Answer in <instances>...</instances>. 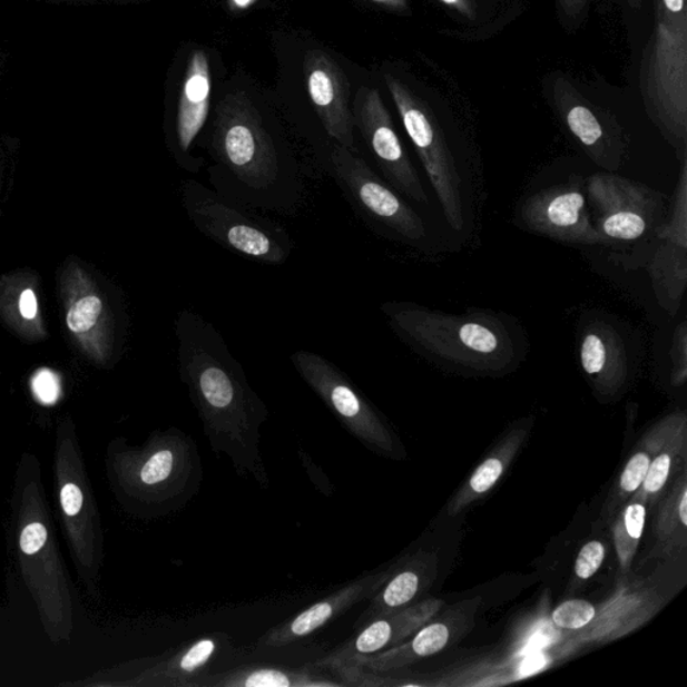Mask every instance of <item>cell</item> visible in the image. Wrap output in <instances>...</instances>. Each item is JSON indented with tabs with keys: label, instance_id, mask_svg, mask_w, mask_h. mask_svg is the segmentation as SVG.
I'll use <instances>...</instances> for the list:
<instances>
[{
	"label": "cell",
	"instance_id": "obj_1",
	"mask_svg": "<svg viewBox=\"0 0 687 687\" xmlns=\"http://www.w3.org/2000/svg\"><path fill=\"white\" fill-rule=\"evenodd\" d=\"M175 336L179 377L213 453L226 457L242 479L269 488L261 453V430L269 419V409L248 383L244 366L217 328L193 311L179 312Z\"/></svg>",
	"mask_w": 687,
	"mask_h": 687
},
{
	"label": "cell",
	"instance_id": "obj_2",
	"mask_svg": "<svg viewBox=\"0 0 687 687\" xmlns=\"http://www.w3.org/2000/svg\"><path fill=\"white\" fill-rule=\"evenodd\" d=\"M391 328L412 349L455 369L495 375L523 355V338L512 320L490 311L463 314L391 301L381 307Z\"/></svg>",
	"mask_w": 687,
	"mask_h": 687
},
{
	"label": "cell",
	"instance_id": "obj_3",
	"mask_svg": "<svg viewBox=\"0 0 687 687\" xmlns=\"http://www.w3.org/2000/svg\"><path fill=\"white\" fill-rule=\"evenodd\" d=\"M213 154L232 185L264 205L296 187V174L287 173L276 141L246 91L227 95L215 110Z\"/></svg>",
	"mask_w": 687,
	"mask_h": 687
},
{
	"label": "cell",
	"instance_id": "obj_4",
	"mask_svg": "<svg viewBox=\"0 0 687 687\" xmlns=\"http://www.w3.org/2000/svg\"><path fill=\"white\" fill-rule=\"evenodd\" d=\"M133 494L146 514L166 517L187 508L199 494L205 473L198 444L178 428L157 431L137 453Z\"/></svg>",
	"mask_w": 687,
	"mask_h": 687
},
{
	"label": "cell",
	"instance_id": "obj_5",
	"mask_svg": "<svg viewBox=\"0 0 687 687\" xmlns=\"http://www.w3.org/2000/svg\"><path fill=\"white\" fill-rule=\"evenodd\" d=\"M180 195L188 219L215 244L264 265H284L289 259L292 242L271 222L235 208L194 179L183 181Z\"/></svg>",
	"mask_w": 687,
	"mask_h": 687
},
{
	"label": "cell",
	"instance_id": "obj_6",
	"mask_svg": "<svg viewBox=\"0 0 687 687\" xmlns=\"http://www.w3.org/2000/svg\"><path fill=\"white\" fill-rule=\"evenodd\" d=\"M657 21L646 71L647 105L680 159L687 155V16L657 10Z\"/></svg>",
	"mask_w": 687,
	"mask_h": 687
},
{
	"label": "cell",
	"instance_id": "obj_7",
	"mask_svg": "<svg viewBox=\"0 0 687 687\" xmlns=\"http://www.w3.org/2000/svg\"><path fill=\"white\" fill-rule=\"evenodd\" d=\"M292 364L342 426L379 455L402 458L401 442L374 404L328 359L306 350L294 352Z\"/></svg>",
	"mask_w": 687,
	"mask_h": 687
},
{
	"label": "cell",
	"instance_id": "obj_8",
	"mask_svg": "<svg viewBox=\"0 0 687 687\" xmlns=\"http://www.w3.org/2000/svg\"><path fill=\"white\" fill-rule=\"evenodd\" d=\"M385 84L401 116L405 133L414 144L419 159L433 186L444 219L454 232H462L467 219L462 176L446 136L428 105L419 100L401 80L387 75Z\"/></svg>",
	"mask_w": 687,
	"mask_h": 687
},
{
	"label": "cell",
	"instance_id": "obj_9",
	"mask_svg": "<svg viewBox=\"0 0 687 687\" xmlns=\"http://www.w3.org/2000/svg\"><path fill=\"white\" fill-rule=\"evenodd\" d=\"M586 195L593 226L607 244L644 238L656 230L663 218V195L615 173L591 175Z\"/></svg>",
	"mask_w": 687,
	"mask_h": 687
},
{
	"label": "cell",
	"instance_id": "obj_10",
	"mask_svg": "<svg viewBox=\"0 0 687 687\" xmlns=\"http://www.w3.org/2000/svg\"><path fill=\"white\" fill-rule=\"evenodd\" d=\"M331 167L340 185L372 220L405 241L426 239L428 228L421 215L362 157L336 144L331 153Z\"/></svg>",
	"mask_w": 687,
	"mask_h": 687
},
{
	"label": "cell",
	"instance_id": "obj_11",
	"mask_svg": "<svg viewBox=\"0 0 687 687\" xmlns=\"http://www.w3.org/2000/svg\"><path fill=\"white\" fill-rule=\"evenodd\" d=\"M527 232L568 245H608L593 226L587 195L576 180L528 196L517 212Z\"/></svg>",
	"mask_w": 687,
	"mask_h": 687
},
{
	"label": "cell",
	"instance_id": "obj_12",
	"mask_svg": "<svg viewBox=\"0 0 687 687\" xmlns=\"http://www.w3.org/2000/svg\"><path fill=\"white\" fill-rule=\"evenodd\" d=\"M355 128L382 169L384 179L409 199L428 205L426 189L404 149L387 108L376 89L362 88L353 101Z\"/></svg>",
	"mask_w": 687,
	"mask_h": 687
},
{
	"label": "cell",
	"instance_id": "obj_13",
	"mask_svg": "<svg viewBox=\"0 0 687 687\" xmlns=\"http://www.w3.org/2000/svg\"><path fill=\"white\" fill-rule=\"evenodd\" d=\"M304 75L314 110L333 140L355 153V119L351 88L344 70L323 50L306 52Z\"/></svg>",
	"mask_w": 687,
	"mask_h": 687
},
{
	"label": "cell",
	"instance_id": "obj_14",
	"mask_svg": "<svg viewBox=\"0 0 687 687\" xmlns=\"http://www.w3.org/2000/svg\"><path fill=\"white\" fill-rule=\"evenodd\" d=\"M392 572H394V569L360 576V578L331 593L330 597L307 607L296 617L271 628L261 637L257 645L262 649H281V647L296 644L298 640L312 636L326 625L332 624L333 620L343 617L360 601L374 597L385 581L390 579Z\"/></svg>",
	"mask_w": 687,
	"mask_h": 687
},
{
	"label": "cell",
	"instance_id": "obj_15",
	"mask_svg": "<svg viewBox=\"0 0 687 687\" xmlns=\"http://www.w3.org/2000/svg\"><path fill=\"white\" fill-rule=\"evenodd\" d=\"M556 108L569 133L595 165L617 173L625 165L626 141L620 127L610 117L598 114L571 88L556 91Z\"/></svg>",
	"mask_w": 687,
	"mask_h": 687
},
{
	"label": "cell",
	"instance_id": "obj_16",
	"mask_svg": "<svg viewBox=\"0 0 687 687\" xmlns=\"http://www.w3.org/2000/svg\"><path fill=\"white\" fill-rule=\"evenodd\" d=\"M581 369L600 395L612 396L630 376V352L617 325L606 317L588 318L579 335Z\"/></svg>",
	"mask_w": 687,
	"mask_h": 687
},
{
	"label": "cell",
	"instance_id": "obj_17",
	"mask_svg": "<svg viewBox=\"0 0 687 687\" xmlns=\"http://www.w3.org/2000/svg\"><path fill=\"white\" fill-rule=\"evenodd\" d=\"M441 607L442 601L440 600H426L372 620L371 624L360 628L355 637L337 646L328 656L317 660L316 666L323 670H335L336 667L350 663L353 658L372 656V654L401 645L421 630Z\"/></svg>",
	"mask_w": 687,
	"mask_h": 687
},
{
	"label": "cell",
	"instance_id": "obj_18",
	"mask_svg": "<svg viewBox=\"0 0 687 687\" xmlns=\"http://www.w3.org/2000/svg\"><path fill=\"white\" fill-rule=\"evenodd\" d=\"M658 246L647 261L654 294L663 310L674 317L687 287V215L671 212L656 228Z\"/></svg>",
	"mask_w": 687,
	"mask_h": 687
},
{
	"label": "cell",
	"instance_id": "obj_19",
	"mask_svg": "<svg viewBox=\"0 0 687 687\" xmlns=\"http://www.w3.org/2000/svg\"><path fill=\"white\" fill-rule=\"evenodd\" d=\"M212 104V70L203 50L194 51L188 62L185 82L175 120L174 156L189 174H198L203 163L194 159L192 149L196 137L206 126Z\"/></svg>",
	"mask_w": 687,
	"mask_h": 687
},
{
	"label": "cell",
	"instance_id": "obj_20",
	"mask_svg": "<svg viewBox=\"0 0 687 687\" xmlns=\"http://www.w3.org/2000/svg\"><path fill=\"white\" fill-rule=\"evenodd\" d=\"M196 687H345L338 678L326 676L316 665L287 667L251 664L203 676Z\"/></svg>",
	"mask_w": 687,
	"mask_h": 687
},
{
	"label": "cell",
	"instance_id": "obj_21",
	"mask_svg": "<svg viewBox=\"0 0 687 687\" xmlns=\"http://www.w3.org/2000/svg\"><path fill=\"white\" fill-rule=\"evenodd\" d=\"M450 638V626L444 621H436V624L424 625L408 644L390 647V649L372 654V656L353 658L345 665H360L365 667L366 670L375 673L403 669V667L414 664L419 659L435 656L436 652L442 651L449 645Z\"/></svg>",
	"mask_w": 687,
	"mask_h": 687
},
{
	"label": "cell",
	"instance_id": "obj_22",
	"mask_svg": "<svg viewBox=\"0 0 687 687\" xmlns=\"http://www.w3.org/2000/svg\"><path fill=\"white\" fill-rule=\"evenodd\" d=\"M685 414L670 415L663 444L656 455L652 457L649 470H647L642 485L636 492V500L646 506L647 501L656 499L663 492L674 468V462L685 450Z\"/></svg>",
	"mask_w": 687,
	"mask_h": 687
},
{
	"label": "cell",
	"instance_id": "obj_23",
	"mask_svg": "<svg viewBox=\"0 0 687 687\" xmlns=\"http://www.w3.org/2000/svg\"><path fill=\"white\" fill-rule=\"evenodd\" d=\"M687 529V489L684 474L659 510L657 536L665 549L685 547Z\"/></svg>",
	"mask_w": 687,
	"mask_h": 687
},
{
	"label": "cell",
	"instance_id": "obj_24",
	"mask_svg": "<svg viewBox=\"0 0 687 687\" xmlns=\"http://www.w3.org/2000/svg\"><path fill=\"white\" fill-rule=\"evenodd\" d=\"M520 443V440L510 441L506 444V449L501 451H497L495 454L489 457L485 462H482L474 471V474L471 475V479L468 482V488L463 490V492L458 497L454 502L455 512L457 510L467 507L469 502L477 499L482 494H487L490 489H492L497 482L501 479L503 471H506L509 461H512V458L516 453L517 444Z\"/></svg>",
	"mask_w": 687,
	"mask_h": 687
},
{
	"label": "cell",
	"instance_id": "obj_25",
	"mask_svg": "<svg viewBox=\"0 0 687 687\" xmlns=\"http://www.w3.org/2000/svg\"><path fill=\"white\" fill-rule=\"evenodd\" d=\"M670 416L666 418L663 423H659L657 429L652 430L656 440L652 441L654 446L651 449L649 441H646V450L638 451L627 462L624 473L620 475L619 489L620 494L626 497L628 494L636 493L642 485L647 470H649L652 454H656L660 444L664 442L667 428H669Z\"/></svg>",
	"mask_w": 687,
	"mask_h": 687
},
{
	"label": "cell",
	"instance_id": "obj_26",
	"mask_svg": "<svg viewBox=\"0 0 687 687\" xmlns=\"http://www.w3.org/2000/svg\"><path fill=\"white\" fill-rule=\"evenodd\" d=\"M597 610L587 600L573 599L565 601L553 611V624L565 630H579L591 624Z\"/></svg>",
	"mask_w": 687,
	"mask_h": 687
},
{
	"label": "cell",
	"instance_id": "obj_27",
	"mask_svg": "<svg viewBox=\"0 0 687 687\" xmlns=\"http://www.w3.org/2000/svg\"><path fill=\"white\" fill-rule=\"evenodd\" d=\"M102 312L101 300L97 296L84 297L68 313V325L76 333L87 332L97 323Z\"/></svg>",
	"mask_w": 687,
	"mask_h": 687
},
{
	"label": "cell",
	"instance_id": "obj_28",
	"mask_svg": "<svg viewBox=\"0 0 687 687\" xmlns=\"http://www.w3.org/2000/svg\"><path fill=\"white\" fill-rule=\"evenodd\" d=\"M671 382L683 385L687 379V322L683 320L674 330L671 346Z\"/></svg>",
	"mask_w": 687,
	"mask_h": 687
},
{
	"label": "cell",
	"instance_id": "obj_29",
	"mask_svg": "<svg viewBox=\"0 0 687 687\" xmlns=\"http://www.w3.org/2000/svg\"><path fill=\"white\" fill-rule=\"evenodd\" d=\"M606 548L600 541L588 542L578 554L575 562V572L580 580L591 579L603 565Z\"/></svg>",
	"mask_w": 687,
	"mask_h": 687
},
{
	"label": "cell",
	"instance_id": "obj_30",
	"mask_svg": "<svg viewBox=\"0 0 687 687\" xmlns=\"http://www.w3.org/2000/svg\"><path fill=\"white\" fill-rule=\"evenodd\" d=\"M612 532L621 571L627 572L628 569H630L634 556L637 553L639 541L632 540L630 536L627 534L621 514L618 517L617 522H615Z\"/></svg>",
	"mask_w": 687,
	"mask_h": 687
},
{
	"label": "cell",
	"instance_id": "obj_31",
	"mask_svg": "<svg viewBox=\"0 0 687 687\" xmlns=\"http://www.w3.org/2000/svg\"><path fill=\"white\" fill-rule=\"evenodd\" d=\"M32 389H35L39 401L46 404L55 403L60 395V382L49 370L38 372L35 381H32Z\"/></svg>",
	"mask_w": 687,
	"mask_h": 687
},
{
	"label": "cell",
	"instance_id": "obj_32",
	"mask_svg": "<svg viewBox=\"0 0 687 687\" xmlns=\"http://www.w3.org/2000/svg\"><path fill=\"white\" fill-rule=\"evenodd\" d=\"M626 532L632 540L642 538L646 523V507L642 502L632 501L621 513Z\"/></svg>",
	"mask_w": 687,
	"mask_h": 687
},
{
	"label": "cell",
	"instance_id": "obj_33",
	"mask_svg": "<svg viewBox=\"0 0 687 687\" xmlns=\"http://www.w3.org/2000/svg\"><path fill=\"white\" fill-rule=\"evenodd\" d=\"M48 540V531L42 523L35 522L23 529L21 534V549L26 554H35L41 551Z\"/></svg>",
	"mask_w": 687,
	"mask_h": 687
},
{
	"label": "cell",
	"instance_id": "obj_34",
	"mask_svg": "<svg viewBox=\"0 0 687 687\" xmlns=\"http://www.w3.org/2000/svg\"><path fill=\"white\" fill-rule=\"evenodd\" d=\"M84 503V495L81 489L75 485V483H68L61 490V506L65 513L69 516H76L80 513Z\"/></svg>",
	"mask_w": 687,
	"mask_h": 687
},
{
	"label": "cell",
	"instance_id": "obj_35",
	"mask_svg": "<svg viewBox=\"0 0 687 687\" xmlns=\"http://www.w3.org/2000/svg\"><path fill=\"white\" fill-rule=\"evenodd\" d=\"M19 310H21L24 318L31 320L36 317L38 305L35 292L28 289L22 293L21 301H19Z\"/></svg>",
	"mask_w": 687,
	"mask_h": 687
},
{
	"label": "cell",
	"instance_id": "obj_36",
	"mask_svg": "<svg viewBox=\"0 0 687 687\" xmlns=\"http://www.w3.org/2000/svg\"><path fill=\"white\" fill-rule=\"evenodd\" d=\"M588 0H560L562 10L571 17H580L587 8Z\"/></svg>",
	"mask_w": 687,
	"mask_h": 687
},
{
	"label": "cell",
	"instance_id": "obj_37",
	"mask_svg": "<svg viewBox=\"0 0 687 687\" xmlns=\"http://www.w3.org/2000/svg\"><path fill=\"white\" fill-rule=\"evenodd\" d=\"M544 664H546L544 657H542L541 654H539V656H534L526 660V664H523V666L526 667H523L522 673L531 674V673L538 671L539 669H541L542 666H544Z\"/></svg>",
	"mask_w": 687,
	"mask_h": 687
},
{
	"label": "cell",
	"instance_id": "obj_38",
	"mask_svg": "<svg viewBox=\"0 0 687 687\" xmlns=\"http://www.w3.org/2000/svg\"><path fill=\"white\" fill-rule=\"evenodd\" d=\"M371 2L384 6L390 10H404L408 6V0H371Z\"/></svg>",
	"mask_w": 687,
	"mask_h": 687
},
{
	"label": "cell",
	"instance_id": "obj_39",
	"mask_svg": "<svg viewBox=\"0 0 687 687\" xmlns=\"http://www.w3.org/2000/svg\"><path fill=\"white\" fill-rule=\"evenodd\" d=\"M228 6H230V9L234 11H244L247 9H251L253 4H255V2H257V0H227Z\"/></svg>",
	"mask_w": 687,
	"mask_h": 687
},
{
	"label": "cell",
	"instance_id": "obj_40",
	"mask_svg": "<svg viewBox=\"0 0 687 687\" xmlns=\"http://www.w3.org/2000/svg\"><path fill=\"white\" fill-rule=\"evenodd\" d=\"M24 2H42V3H88L97 2V0H24Z\"/></svg>",
	"mask_w": 687,
	"mask_h": 687
},
{
	"label": "cell",
	"instance_id": "obj_41",
	"mask_svg": "<svg viewBox=\"0 0 687 687\" xmlns=\"http://www.w3.org/2000/svg\"><path fill=\"white\" fill-rule=\"evenodd\" d=\"M443 4L450 6V8L461 9L463 0H440Z\"/></svg>",
	"mask_w": 687,
	"mask_h": 687
},
{
	"label": "cell",
	"instance_id": "obj_42",
	"mask_svg": "<svg viewBox=\"0 0 687 687\" xmlns=\"http://www.w3.org/2000/svg\"><path fill=\"white\" fill-rule=\"evenodd\" d=\"M628 4L631 6L634 10H639L640 4H642V0H627Z\"/></svg>",
	"mask_w": 687,
	"mask_h": 687
}]
</instances>
